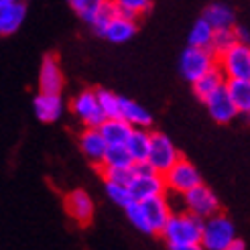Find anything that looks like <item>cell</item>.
<instances>
[{
    "instance_id": "cell-8",
    "label": "cell",
    "mask_w": 250,
    "mask_h": 250,
    "mask_svg": "<svg viewBox=\"0 0 250 250\" xmlns=\"http://www.w3.org/2000/svg\"><path fill=\"white\" fill-rule=\"evenodd\" d=\"M183 197V206H185V211L187 214L195 216L197 220H208L211 216L220 214V199L218 195L209 189L208 185H199L195 189H191L189 193L181 195Z\"/></svg>"
},
{
    "instance_id": "cell-6",
    "label": "cell",
    "mask_w": 250,
    "mask_h": 250,
    "mask_svg": "<svg viewBox=\"0 0 250 250\" xmlns=\"http://www.w3.org/2000/svg\"><path fill=\"white\" fill-rule=\"evenodd\" d=\"M216 65H218V59L209 49L187 47L179 59V73L183 80H187L189 83H195L199 78L206 76V73Z\"/></svg>"
},
{
    "instance_id": "cell-31",
    "label": "cell",
    "mask_w": 250,
    "mask_h": 250,
    "mask_svg": "<svg viewBox=\"0 0 250 250\" xmlns=\"http://www.w3.org/2000/svg\"><path fill=\"white\" fill-rule=\"evenodd\" d=\"M124 211H126V218L130 220V224L136 230H141L143 234H153V228H151V224H148V220L145 216V209H143L141 202L128 204L126 208H124Z\"/></svg>"
},
{
    "instance_id": "cell-9",
    "label": "cell",
    "mask_w": 250,
    "mask_h": 250,
    "mask_svg": "<svg viewBox=\"0 0 250 250\" xmlns=\"http://www.w3.org/2000/svg\"><path fill=\"white\" fill-rule=\"evenodd\" d=\"M69 108L73 112V116H76L85 128H100L102 126L104 116H102V110H100V104H98L96 90L80 92L71 100Z\"/></svg>"
},
{
    "instance_id": "cell-21",
    "label": "cell",
    "mask_w": 250,
    "mask_h": 250,
    "mask_svg": "<svg viewBox=\"0 0 250 250\" xmlns=\"http://www.w3.org/2000/svg\"><path fill=\"white\" fill-rule=\"evenodd\" d=\"M124 146H126L128 155L132 157L134 165L146 163L148 148H151V132H148V130H139V128H134Z\"/></svg>"
},
{
    "instance_id": "cell-11",
    "label": "cell",
    "mask_w": 250,
    "mask_h": 250,
    "mask_svg": "<svg viewBox=\"0 0 250 250\" xmlns=\"http://www.w3.org/2000/svg\"><path fill=\"white\" fill-rule=\"evenodd\" d=\"M63 206H65L67 216L76 224H80V226H87L94 218V202H92L90 193L83 189L69 191L63 199Z\"/></svg>"
},
{
    "instance_id": "cell-14",
    "label": "cell",
    "mask_w": 250,
    "mask_h": 250,
    "mask_svg": "<svg viewBox=\"0 0 250 250\" xmlns=\"http://www.w3.org/2000/svg\"><path fill=\"white\" fill-rule=\"evenodd\" d=\"M204 104H206V108L209 112V116L214 118L218 124H228V122H232L236 116H238V110H236V106L232 104L226 87H222L220 92H216L214 96H209Z\"/></svg>"
},
{
    "instance_id": "cell-32",
    "label": "cell",
    "mask_w": 250,
    "mask_h": 250,
    "mask_svg": "<svg viewBox=\"0 0 250 250\" xmlns=\"http://www.w3.org/2000/svg\"><path fill=\"white\" fill-rule=\"evenodd\" d=\"M106 195L110 197V202H114L120 208H126L128 204H132V193L126 185H116V183H106Z\"/></svg>"
},
{
    "instance_id": "cell-24",
    "label": "cell",
    "mask_w": 250,
    "mask_h": 250,
    "mask_svg": "<svg viewBox=\"0 0 250 250\" xmlns=\"http://www.w3.org/2000/svg\"><path fill=\"white\" fill-rule=\"evenodd\" d=\"M98 96V104L100 110H102L104 120H116L120 118V96L114 94L112 90H106V87H100L96 90Z\"/></svg>"
},
{
    "instance_id": "cell-20",
    "label": "cell",
    "mask_w": 250,
    "mask_h": 250,
    "mask_svg": "<svg viewBox=\"0 0 250 250\" xmlns=\"http://www.w3.org/2000/svg\"><path fill=\"white\" fill-rule=\"evenodd\" d=\"M98 130H100V134H102V139L106 141L108 146H124L134 128L128 126L124 120L116 118V120H104L102 126H100Z\"/></svg>"
},
{
    "instance_id": "cell-19",
    "label": "cell",
    "mask_w": 250,
    "mask_h": 250,
    "mask_svg": "<svg viewBox=\"0 0 250 250\" xmlns=\"http://www.w3.org/2000/svg\"><path fill=\"white\" fill-rule=\"evenodd\" d=\"M193 85V94L195 98H199L202 102H206V100L209 96H214L216 92H220L222 87H226V78H224V73L220 71V67H211L206 76H202Z\"/></svg>"
},
{
    "instance_id": "cell-23",
    "label": "cell",
    "mask_w": 250,
    "mask_h": 250,
    "mask_svg": "<svg viewBox=\"0 0 250 250\" xmlns=\"http://www.w3.org/2000/svg\"><path fill=\"white\" fill-rule=\"evenodd\" d=\"M226 92L232 104L250 122V82H226Z\"/></svg>"
},
{
    "instance_id": "cell-28",
    "label": "cell",
    "mask_w": 250,
    "mask_h": 250,
    "mask_svg": "<svg viewBox=\"0 0 250 250\" xmlns=\"http://www.w3.org/2000/svg\"><path fill=\"white\" fill-rule=\"evenodd\" d=\"M234 45H238L236 41V35H234V29H222V31H214V37H211V43H209V51L218 57H222L226 51Z\"/></svg>"
},
{
    "instance_id": "cell-33",
    "label": "cell",
    "mask_w": 250,
    "mask_h": 250,
    "mask_svg": "<svg viewBox=\"0 0 250 250\" xmlns=\"http://www.w3.org/2000/svg\"><path fill=\"white\" fill-rule=\"evenodd\" d=\"M132 167L130 169H102V177H104L106 183H116V185H126L128 187L134 179Z\"/></svg>"
},
{
    "instance_id": "cell-17",
    "label": "cell",
    "mask_w": 250,
    "mask_h": 250,
    "mask_svg": "<svg viewBox=\"0 0 250 250\" xmlns=\"http://www.w3.org/2000/svg\"><path fill=\"white\" fill-rule=\"evenodd\" d=\"M141 206L145 209V216H146L148 224H151V228H153V234H159L167 224V220L171 218V214H173L167 197L161 195V197L146 199V202H141Z\"/></svg>"
},
{
    "instance_id": "cell-13",
    "label": "cell",
    "mask_w": 250,
    "mask_h": 250,
    "mask_svg": "<svg viewBox=\"0 0 250 250\" xmlns=\"http://www.w3.org/2000/svg\"><path fill=\"white\" fill-rule=\"evenodd\" d=\"M80 148H82L83 157L90 161V163L102 167L104 155L108 151V145L102 139V134H100L98 128H83L82 130V134H80Z\"/></svg>"
},
{
    "instance_id": "cell-35",
    "label": "cell",
    "mask_w": 250,
    "mask_h": 250,
    "mask_svg": "<svg viewBox=\"0 0 250 250\" xmlns=\"http://www.w3.org/2000/svg\"><path fill=\"white\" fill-rule=\"evenodd\" d=\"M224 250H246V246H244V242H242L240 238H236L232 244H228V246L224 248Z\"/></svg>"
},
{
    "instance_id": "cell-12",
    "label": "cell",
    "mask_w": 250,
    "mask_h": 250,
    "mask_svg": "<svg viewBox=\"0 0 250 250\" xmlns=\"http://www.w3.org/2000/svg\"><path fill=\"white\" fill-rule=\"evenodd\" d=\"M27 19V4L17 0H0V37H8L21 29Z\"/></svg>"
},
{
    "instance_id": "cell-16",
    "label": "cell",
    "mask_w": 250,
    "mask_h": 250,
    "mask_svg": "<svg viewBox=\"0 0 250 250\" xmlns=\"http://www.w3.org/2000/svg\"><path fill=\"white\" fill-rule=\"evenodd\" d=\"M33 112L41 122L51 124L63 114V100L55 94H37L33 100Z\"/></svg>"
},
{
    "instance_id": "cell-36",
    "label": "cell",
    "mask_w": 250,
    "mask_h": 250,
    "mask_svg": "<svg viewBox=\"0 0 250 250\" xmlns=\"http://www.w3.org/2000/svg\"><path fill=\"white\" fill-rule=\"evenodd\" d=\"M169 250H204L199 244H183V246H173Z\"/></svg>"
},
{
    "instance_id": "cell-25",
    "label": "cell",
    "mask_w": 250,
    "mask_h": 250,
    "mask_svg": "<svg viewBox=\"0 0 250 250\" xmlns=\"http://www.w3.org/2000/svg\"><path fill=\"white\" fill-rule=\"evenodd\" d=\"M211 37H214V29H211L204 19H197V21L193 22L191 31H189V37H187V47L209 49Z\"/></svg>"
},
{
    "instance_id": "cell-3",
    "label": "cell",
    "mask_w": 250,
    "mask_h": 250,
    "mask_svg": "<svg viewBox=\"0 0 250 250\" xmlns=\"http://www.w3.org/2000/svg\"><path fill=\"white\" fill-rule=\"evenodd\" d=\"M134 171V179L128 185V189L132 193L134 202H146V199H153V197H161L165 195V181H163V175L155 173L148 163H139L132 167Z\"/></svg>"
},
{
    "instance_id": "cell-15",
    "label": "cell",
    "mask_w": 250,
    "mask_h": 250,
    "mask_svg": "<svg viewBox=\"0 0 250 250\" xmlns=\"http://www.w3.org/2000/svg\"><path fill=\"white\" fill-rule=\"evenodd\" d=\"M120 120H124L132 128L146 130L153 124V116L145 106L134 102L130 98L120 96Z\"/></svg>"
},
{
    "instance_id": "cell-27",
    "label": "cell",
    "mask_w": 250,
    "mask_h": 250,
    "mask_svg": "<svg viewBox=\"0 0 250 250\" xmlns=\"http://www.w3.org/2000/svg\"><path fill=\"white\" fill-rule=\"evenodd\" d=\"M69 6L87 27H92L100 8H102V0H71Z\"/></svg>"
},
{
    "instance_id": "cell-18",
    "label": "cell",
    "mask_w": 250,
    "mask_h": 250,
    "mask_svg": "<svg viewBox=\"0 0 250 250\" xmlns=\"http://www.w3.org/2000/svg\"><path fill=\"white\" fill-rule=\"evenodd\" d=\"M202 19H204L214 31L234 29V27H236V12H234L230 6L220 4V2H214V4L206 6Z\"/></svg>"
},
{
    "instance_id": "cell-7",
    "label": "cell",
    "mask_w": 250,
    "mask_h": 250,
    "mask_svg": "<svg viewBox=\"0 0 250 250\" xmlns=\"http://www.w3.org/2000/svg\"><path fill=\"white\" fill-rule=\"evenodd\" d=\"M218 67L226 82H250V45H234L218 57Z\"/></svg>"
},
{
    "instance_id": "cell-5",
    "label": "cell",
    "mask_w": 250,
    "mask_h": 250,
    "mask_svg": "<svg viewBox=\"0 0 250 250\" xmlns=\"http://www.w3.org/2000/svg\"><path fill=\"white\" fill-rule=\"evenodd\" d=\"M181 159L177 146L173 145V141L163 132H151V148H148L146 163L155 173L165 175L177 161Z\"/></svg>"
},
{
    "instance_id": "cell-30",
    "label": "cell",
    "mask_w": 250,
    "mask_h": 250,
    "mask_svg": "<svg viewBox=\"0 0 250 250\" xmlns=\"http://www.w3.org/2000/svg\"><path fill=\"white\" fill-rule=\"evenodd\" d=\"M116 17H118L116 2H106V0H102V8H100L98 17H96V21H94V24H92L94 33L102 37V35H104V31L108 29V24H110L112 21H114Z\"/></svg>"
},
{
    "instance_id": "cell-2",
    "label": "cell",
    "mask_w": 250,
    "mask_h": 250,
    "mask_svg": "<svg viewBox=\"0 0 250 250\" xmlns=\"http://www.w3.org/2000/svg\"><path fill=\"white\" fill-rule=\"evenodd\" d=\"M234 240H236V226L232 218L220 211V214L204 220L202 240H199V246L204 250H224Z\"/></svg>"
},
{
    "instance_id": "cell-10",
    "label": "cell",
    "mask_w": 250,
    "mask_h": 250,
    "mask_svg": "<svg viewBox=\"0 0 250 250\" xmlns=\"http://www.w3.org/2000/svg\"><path fill=\"white\" fill-rule=\"evenodd\" d=\"M63 71H61V65L53 53H49L43 57L41 67H39V94H55L61 96V90H63Z\"/></svg>"
},
{
    "instance_id": "cell-34",
    "label": "cell",
    "mask_w": 250,
    "mask_h": 250,
    "mask_svg": "<svg viewBox=\"0 0 250 250\" xmlns=\"http://www.w3.org/2000/svg\"><path fill=\"white\" fill-rule=\"evenodd\" d=\"M234 35H236V41L240 45H250V31L240 27V24H236L234 27Z\"/></svg>"
},
{
    "instance_id": "cell-26",
    "label": "cell",
    "mask_w": 250,
    "mask_h": 250,
    "mask_svg": "<svg viewBox=\"0 0 250 250\" xmlns=\"http://www.w3.org/2000/svg\"><path fill=\"white\" fill-rule=\"evenodd\" d=\"M132 165H134V161L128 155L126 146H108L102 169H130Z\"/></svg>"
},
{
    "instance_id": "cell-1",
    "label": "cell",
    "mask_w": 250,
    "mask_h": 250,
    "mask_svg": "<svg viewBox=\"0 0 250 250\" xmlns=\"http://www.w3.org/2000/svg\"><path fill=\"white\" fill-rule=\"evenodd\" d=\"M202 228H204V222L197 220L195 216L187 214V211H173L159 234L163 236L167 246L173 248V246H183V244H199V240H202Z\"/></svg>"
},
{
    "instance_id": "cell-22",
    "label": "cell",
    "mask_w": 250,
    "mask_h": 250,
    "mask_svg": "<svg viewBox=\"0 0 250 250\" xmlns=\"http://www.w3.org/2000/svg\"><path fill=\"white\" fill-rule=\"evenodd\" d=\"M134 35H136V22L118 15L114 21L108 24V29L104 31L102 37L108 39L110 43H126V41L132 39Z\"/></svg>"
},
{
    "instance_id": "cell-29",
    "label": "cell",
    "mask_w": 250,
    "mask_h": 250,
    "mask_svg": "<svg viewBox=\"0 0 250 250\" xmlns=\"http://www.w3.org/2000/svg\"><path fill=\"white\" fill-rule=\"evenodd\" d=\"M151 2H146V0H118L116 2V8H118V15L128 19V21H134L139 17H143L145 12L151 10Z\"/></svg>"
},
{
    "instance_id": "cell-4",
    "label": "cell",
    "mask_w": 250,
    "mask_h": 250,
    "mask_svg": "<svg viewBox=\"0 0 250 250\" xmlns=\"http://www.w3.org/2000/svg\"><path fill=\"white\" fill-rule=\"evenodd\" d=\"M163 181H165V189L171 193H177V195H185L189 193L191 189L202 185V175H199V169L187 159H179L165 175H163Z\"/></svg>"
}]
</instances>
